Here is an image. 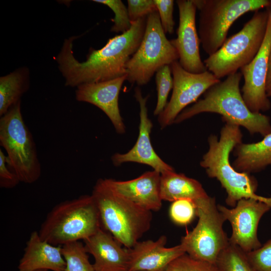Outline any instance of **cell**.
I'll list each match as a JSON object with an SVG mask.
<instances>
[{"label": "cell", "instance_id": "6da1fadb", "mask_svg": "<svg viewBox=\"0 0 271 271\" xmlns=\"http://www.w3.org/2000/svg\"><path fill=\"white\" fill-rule=\"evenodd\" d=\"M147 17L132 22L130 29L108 39L101 48H90L86 60L80 62L73 55V41L65 39L55 57L66 86L74 87L85 83L102 82L126 75V65L143 39Z\"/></svg>", "mask_w": 271, "mask_h": 271}, {"label": "cell", "instance_id": "7a4b0ae2", "mask_svg": "<svg viewBox=\"0 0 271 271\" xmlns=\"http://www.w3.org/2000/svg\"><path fill=\"white\" fill-rule=\"evenodd\" d=\"M242 133L240 126L226 123L220 131L218 139L215 135L208 138L209 149L203 155L200 166L207 175L216 178L225 190L226 204L234 207L242 199H254L271 207V197L257 195L256 179L250 174L239 172L230 164L229 156L236 146L242 143Z\"/></svg>", "mask_w": 271, "mask_h": 271}, {"label": "cell", "instance_id": "3957f363", "mask_svg": "<svg viewBox=\"0 0 271 271\" xmlns=\"http://www.w3.org/2000/svg\"><path fill=\"white\" fill-rule=\"evenodd\" d=\"M242 77L241 72H237L212 86L202 99L184 109L174 123H180L199 113L212 112L222 115L226 123L245 128L251 134L259 133L264 137L270 133V118L251 111L245 104L239 88Z\"/></svg>", "mask_w": 271, "mask_h": 271}, {"label": "cell", "instance_id": "277c9868", "mask_svg": "<svg viewBox=\"0 0 271 271\" xmlns=\"http://www.w3.org/2000/svg\"><path fill=\"white\" fill-rule=\"evenodd\" d=\"M91 195L98 209L101 228L125 247L131 248L150 229L152 211L116 193L105 179L97 180Z\"/></svg>", "mask_w": 271, "mask_h": 271}, {"label": "cell", "instance_id": "5b68a950", "mask_svg": "<svg viewBox=\"0 0 271 271\" xmlns=\"http://www.w3.org/2000/svg\"><path fill=\"white\" fill-rule=\"evenodd\" d=\"M100 228L94 199L91 195H85L55 205L47 214L38 232L42 239L62 246L84 240Z\"/></svg>", "mask_w": 271, "mask_h": 271}, {"label": "cell", "instance_id": "8992f818", "mask_svg": "<svg viewBox=\"0 0 271 271\" xmlns=\"http://www.w3.org/2000/svg\"><path fill=\"white\" fill-rule=\"evenodd\" d=\"M268 15L266 10L255 12L237 33L204 61L208 71L220 79L237 72L255 57L263 43Z\"/></svg>", "mask_w": 271, "mask_h": 271}, {"label": "cell", "instance_id": "52a82bcc", "mask_svg": "<svg viewBox=\"0 0 271 271\" xmlns=\"http://www.w3.org/2000/svg\"><path fill=\"white\" fill-rule=\"evenodd\" d=\"M0 145L20 182L32 184L39 179L41 164L32 134L23 117L21 101L1 117Z\"/></svg>", "mask_w": 271, "mask_h": 271}, {"label": "cell", "instance_id": "ba28073f", "mask_svg": "<svg viewBox=\"0 0 271 271\" xmlns=\"http://www.w3.org/2000/svg\"><path fill=\"white\" fill-rule=\"evenodd\" d=\"M199 11L198 35L204 51L210 56L226 41L233 23L246 13L271 4L270 0H192Z\"/></svg>", "mask_w": 271, "mask_h": 271}, {"label": "cell", "instance_id": "9c48e42d", "mask_svg": "<svg viewBox=\"0 0 271 271\" xmlns=\"http://www.w3.org/2000/svg\"><path fill=\"white\" fill-rule=\"evenodd\" d=\"M178 60V53L166 37L158 11L153 12L147 17L139 47L126 64V80L139 86L145 85L160 68Z\"/></svg>", "mask_w": 271, "mask_h": 271}, {"label": "cell", "instance_id": "30bf717a", "mask_svg": "<svg viewBox=\"0 0 271 271\" xmlns=\"http://www.w3.org/2000/svg\"><path fill=\"white\" fill-rule=\"evenodd\" d=\"M194 202L197 224L182 237L180 243L191 257L215 264L218 255L229 242L223 228L225 220L215 198L208 196Z\"/></svg>", "mask_w": 271, "mask_h": 271}, {"label": "cell", "instance_id": "8fae6325", "mask_svg": "<svg viewBox=\"0 0 271 271\" xmlns=\"http://www.w3.org/2000/svg\"><path fill=\"white\" fill-rule=\"evenodd\" d=\"M173 78L172 96L164 110L159 115L162 128L174 122L177 116L190 104L220 80L207 70L195 74L185 70L176 61L170 65Z\"/></svg>", "mask_w": 271, "mask_h": 271}, {"label": "cell", "instance_id": "7c38bea8", "mask_svg": "<svg viewBox=\"0 0 271 271\" xmlns=\"http://www.w3.org/2000/svg\"><path fill=\"white\" fill-rule=\"evenodd\" d=\"M225 221L230 223L232 232L230 243L247 253L259 248L261 243L257 237V228L262 216L270 209L266 203L249 198L239 200L231 208L217 205Z\"/></svg>", "mask_w": 271, "mask_h": 271}, {"label": "cell", "instance_id": "4fadbf2b", "mask_svg": "<svg viewBox=\"0 0 271 271\" xmlns=\"http://www.w3.org/2000/svg\"><path fill=\"white\" fill-rule=\"evenodd\" d=\"M179 10L177 37L170 40L179 55V62L188 72L199 74L207 70L201 60L200 41L196 26L197 10L192 0L176 1Z\"/></svg>", "mask_w": 271, "mask_h": 271}, {"label": "cell", "instance_id": "5bb4252c", "mask_svg": "<svg viewBox=\"0 0 271 271\" xmlns=\"http://www.w3.org/2000/svg\"><path fill=\"white\" fill-rule=\"evenodd\" d=\"M271 47V22L268 19L263 43L254 59L240 69L244 79L242 97L249 109L254 113L266 111L271 107L266 93L267 61Z\"/></svg>", "mask_w": 271, "mask_h": 271}, {"label": "cell", "instance_id": "9a60e30c", "mask_svg": "<svg viewBox=\"0 0 271 271\" xmlns=\"http://www.w3.org/2000/svg\"><path fill=\"white\" fill-rule=\"evenodd\" d=\"M134 96L140 106L139 133L133 147L124 154L116 153L111 157L115 166L126 162H135L148 165L160 174L173 171V168L165 163L154 150L150 139L153 123L149 118L147 101L148 96L143 97L139 87L135 89Z\"/></svg>", "mask_w": 271, "mask_h": 271}, {"label": "cell", "instance_id": "2e32d148", "mask_svg": "<svg viewBox=\"0 0 271 271\" xmlns=\"http://www.w3.org/2000/svg\"><path fill=\"white\" fill-rule=\"evenodd\" d=\"M126 80V75L105 81L85 83L77 87L75 98L100 108L108 116L115 131L125 132V125L118 105V98L122 85Z\"/></svg>", "mask_w": 271, "mask_h": 271}, {"label": "cell", "instance_id": "e0dca14e", "mask_svg": "<svg viewBox=\"0 0 271 271\" xmlns=\"http://www.w3.org/2000/svg\"><path fill=\"white\" fill-rule=\"evenodd\" d=\"M167 238L137 242L129 252L128 271H164L175 258L186 253L180 243L172 247L165 246Z\"/></svg>", "mask_w": 271, "mask_h": 271}, {"label": "cell", "instance_id": "ac0fdd59", "mask_svg": "<svg viewBox=\"0 0 271 271\" xmlns=\"http://www.w3.org/2000/svg\"><path fill=\"white\" fill-rule=\"evenodd\" d=\"M161 174L155 170L127 181L105 179L108 185L118 194L151 211H158L163 201L160 194Z\"/></svg>", "mask_w": 271, "mask_h": 271}, {"label": "cell", "instance_id": "d6986e66", "mask_svg": "<svg viewBox=\"0 0 271 271\" xmlns=\"http://www.w3.org/2000/svg\"><path fill=\"white\" fill-rule=\"evenodd\" d=\"M83 241L87 252L94 258L95 271L128 270V248L122 247L109 232L100 228Z\"/></svg>", "mask_w": 271, "mask_h": 271}, {"label": "cell", "instance_id": "ffe728a7", "mask_svg": "<svg viewBox=\"0 0 271 271\" xmlns=\"http://www.w3.org/2000/svg\"><path fill=\"white\" fill-rule=\"evenodd\" d=\"M18 269V271L41 269L65 271L66 262L61 246L51 244L42 239L38 232H32L27 242Z\"/></svg>", "mask_w": 271, "mask_h": 271}, {"label": "cell", "instance_id": "44dd1931", "mask_svg": "<svg viewBox=\"0 0 271 271\" xmlns=\"http://www.w3.org/2000/svg\"><path fill=\"white\" fill-rule=\"evenodd\" d=\"M234 155L233 167L239 172H258L271 166V132L258 142L238 144Z\"/></svg>", "mask_w": 271, "mask_h": 271}, {"label": "cell", "instance_id": "7402d4cb", "mask_svg": "<svg viewBox=\"0 0 271 271\" xmlns=\"http://www.w3.org/2000/svg\"><path fill=\"white\" fill-rule=\"evenodd\" d=\"M160 194L162 200L170 202L181 199L195 201L209 196L200 182L174 170L161 174Z\"/></svg>", "mask_w": 271, "mask_h": 271}, {"label": "cell", "instance_id": "603a6c76", "mask_svg": "<svg viewBox=\"0 0 271 271\" xmlns=\"http://www.w3.org/2000/svg\"><path fill=\"white\" fill-rule=\"evenodd\" d=\"M30 87V71L26 67L19 68L0 77V116L21 101Z\"/></svg>", "mask_w": 271, "mask_h": 271}, {"label": "cell", "instance_id": "cb8c5ba5", "mask_svg": "<svg viewBox=\"0 0 271 271\" xmlns=\"http://www.w3.org/2000/svg\"><path fill=\"white\" fill-rule=\"evenodd\" d=\"M215 264L220 271H255L247 253L230 242L218 255Z\"/></svg>", "mask_w": 271, "mask_h": 271}, {"label": "cell", "instance_id": "d4e9b609", "mask_svg": "<svg viewBox=\"0 0 271 271\" xmlns=\"http://www.w3.org/2000/svg\"><path fill=\"white\" fill-rule=\"evenodd\" d=\"M61 247L66 262L65 271H95L84 244L80 241L66 243Z\"/></svg>", "mask_w": 271, "mask_h": 271}, {"label": "cell", "instance_id": "484cf974", "mask_svg": "<svg viewBox=\"0 0 271 271\" xmlns=\"http://www.w3.org/2000/svg\"><path fill=\"white\" fill-rule=\"evenodd\" d=\"M155 80L157 102L154 114L159 115L166 107L169 94L173 88V78L170 65L163 66L156 72Z\"/></svg>", "mask_w": 271, "mask_h": 271}, {"label": "cell", "instance_id": "4316f807", "mask_svg": "<svg viewBox=\"0 0 271 271\" xmlns=\"http://www.w3.org/2000/svg\"><path fill=\"white\" fill-rule=\"evenodd\" d=\"M93 2L103 4L109 7L114 13L111 19L113 23L110 31L121 34L128 31L131 26L127 8L120 0H92Z\"/></svg>", "mask_w": 271, "mask_h": 271}, {"label": "cell", "instance_id": "83f0119b", "mask_svg": "<svg viewBox=\"0 0 271 271\" xmlns=\"http://www.w3.org/2000/svg\"><path fill=\"white\" fill-rule=\"evenodd\" d=\"M164 271H220L215 264L194 258L185 253L174 259Z\"/></svg>", "mask_w": 271, "mask_h": 271}, {"label": "cell", "instance_id": "f1b7e54d", "mask_svg": "<svg viewBox=\"0 0 271 271\" xmlns=\"http://www.w3.org/2000/svg\"><path fill=\"white\" fill-rule=\"evenodd\" d=\"M169 215L172 221L177 224L185 225L189 224L197 216L194 201L188 199H181L172 202Z\"/></svg>", "mask_w": 271, "mask_h": 271}, {"label": "cell", "instance_id": "f546056e", "mask_svg": "<svg viewBox=\"0 0 271 271\" xmlns=\"http://www.w3.org/2000/svg\"><path fill=\"white\" fill-rule=\"evenodd\" d=\"M247 255L255 271H271V238Z\"/></svg>", "mask_w": 271, "mask_h": 271}, {"label": "cell", "instance_id": "4dcf8cb0", "mask_svg": "<svg viewBox=\"0 0 271 271\" xmlns=\"http://www.w3.org/2000/svg\"><path fill=\"white\" fill-rule=\"evenodd\" d=\"M159 13L161 24L165 33L172 34L174 32L173 19L174 1L154 0Z\"/></svg>", "mask_w": 271, "mask_h": 271}, {"label": "cell", "instance_id": "1f68e13d", "mask_svg": "<svg viewBox=\"0 0 271 271\" xmlns=\"http://www.w3.org/2000/svg\"><path fill=\"white\" fill-rule=\"evenodd\" d=\"M127 2L131 23L158 11L154 0H127Z\"/></svg>", "mask_w": 271, "mask_h": 271}, {"label": "cell", "instance_id": "d6a6232c", "mask_svg": "<svg viewBox=\"0 0 271 271\" xmlns=\"http://www.w3.org/2000/svg\"><path fill=\"white\" fill-rule=\"evenodd\" d=\"M20 182L17 175L10 166L7 157L0 149V187L5 189L15 187Z\"/></svg>", "mask_w": 271, "mask_h": 271}, {"label": "cell", "instance_id": "836d02e7", "mask_svg": "<svg viewBox=\"0 0 271 271\" xmlns=\"http://www.w3.org/2000/svg\"><path fill=\"white\" fill-rule=\"evenodd\" d=\"M266 93L267 97H271V47L269 50L267 61V75L265 86Z\"/></svg>", "mask_w": 271, "mask_h": 271}, {"label": "cell", "instance_id": "e575fe53", "mask_svg": "<svg viewBox=\"0 0 271 271\" xmlns=\"http://www.w3.org/2000/svg\"><path fill=\"white\" fill-rule=\"evenodd\" d=\"M266 10L268 13V18L271 22V4L266 8Z\"/></svg>", "mask_w": 271, "mask_h": 271}, {"label": "cell", "instance_id": "d590c367", "mask_svg": "<svg viewBox=\"0 0 271 271\" xmlns=\"http://www.w3.org/2000/svg\"><path fill=\"white\" fill-rule=\"evenodd\" d=\"M36 271H48V270H46V269H41V270H36Z\"/></svg>", "mask_w": 271, "mask_h": 271}, {"label": "cell", "instance_id": "8d00e7d4", "mask_svg": "<svg viewBox=\"0 0 271 271\" xmlns=\"http://www.w3.org/2000/svg\"><path fill=\"white\" fill-rule=\"evenodd\" d=\"M128 271V270H127Z\"/></svg>", "mask_w": 271, "mask_h": 271}]
</instances>
